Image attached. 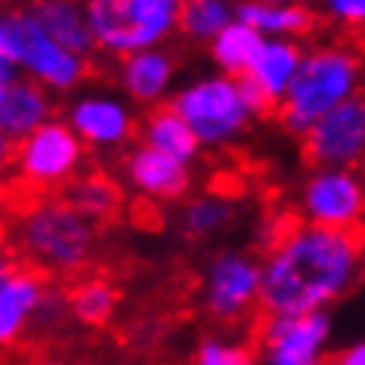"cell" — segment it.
<instances>
[{"label":"cell","mask_w":365,"mask_h":365,"mask_svg":"<svg viewBox=\"0 0 365 365\" xmlns=\"http://www.w3.org/2000/svg\"><path fill=\"white\" fill-rule=\"evenodd\" d=\"M365 263V226L325 230L288 220L263 254V316H313L337 300Z\"/></svg>","instance_id":"cell-1"},{"label":"cell","mask_w":365,"mask_h":365,"mask_svg":"<svg viewBox=\"0 0 365 365\" xmlns=\"http://www.w3.org/2000/svg\"><path fill=\"white\" fill-rule=\"evenodd\" d=\"M16 245L31 269L47 276H78L96 257L99 223L71 207L66 198H43L19 214Z\"/></svg>","instance_id":"cell-2"},{"label":"cell","mask_w":365,"mask_h":365,"mask_svg":"<svg viewBox=\"0 0 365 365\" xmlns=\"http://www.w3.org/2000/svg\"><path fill=\"white\" fill-rule=\"evenodd\" d=\"M359 71L362 62L346 43H331V47H316L304 53V62H300L285 99L276 108L279 124L294 136H307L328 112L353 99Z\"/></svg>","instance_id":"cell-3"},{"label":"cell","mask_w":365,"mask_h":365,"mask_svg":"<svg viewBox=\"0 0 365 365\" xmlns=\"http://www.w3.org/2000/svg\"><path fill=\"white\" fill-rule=\"evenodd\" d=\"M182 4L177 0H90L87 19L96 50L127 59L164 47L180 31Z\"/></svg>","instance_id":"cell-4"},{"label":"cell","mask_w":365,"mask_h":365,"mask_svg":"<svg viewBox=\"0 0 365 365\" xmlns=\"http://www.w3.org/2000/svg\"><path fill=\"white\" fill-rule=\"evenodd\" d=\"M170 108L192 127L202 149L232 145L257 118L251 112V106L245 103L239 81L226 78L220 71L192 78L177 87V93L170 96Z\"/></svg>","instance_id":"cell-5"},{"label":"cell","mask_w":365,"mask_h":365,"mask_svg":"<svg viewBox=\"0 0 365 365\" xmlns=\"http://www.w3.org/2000/svg\"><path fill=\"white\" fill-rule=\"evenodd\" d=\"M87 145L78 140L66 121L53 118L29 140L16 143L13 170L25 186L38 192H53V189H68L81 177Z\"/></svg>","instance_id":"cell-6"},{"label":"cell","mask_w":365,"mask_h":365,"mask_svg":"<svg viewBox=\"0 0 365 365\" xmlns=\"http://www.w3.org/2000/svg\"><path fill=\"white\" fill-rule=\"evenodd\" d=\"M19 22V53L16 71L34 84L47 87L50 93H71L90 75V59L66 50L53 34L43 29L34 6H16Z\"/></svg>","instance_id":"cell-7"},{"label":"cell","mask_w":365,"mask_h":365,"mask_svg":"<svg viewBox=\"0 0 365 365\" xmlns=\"http://www.w3.org/2000/svg\"><path fill=\"white\" fill-rule=\"evenodd\" d=\"M263 267L245 251L214 254L202 276V304L207 316L226 325L245 322L260 307Z\"/></svg>","instance_id":"cell-8"},{"label":"cell","mask_w":365,"mask_h":365,"mask_svg":"<svg viewBox=\"0 0 365 365\" xmlns=\"http://www.w3.org/2000/svg\"><path fill=\"white\" fill-rule=\"evenodd\" d=\"M66 124L93 152H121L140 136V118L127 96L112 90H84L68 103Z\"/></svg>","instance_id":"cell-9"},{"label":"cell","mask_w":365,"mask_h":365,"mask_svg":"<svg viewBox=\"0 0 365 365\" xmlns=\"http://www.w3.org/2000/svg\"><path fill=\"white\" fill-rule=\"evenodd\" d=\"M325 313L313 316H263L257 325L260 365H325V341H328Z\"/></svg>","instance_id":"cell-10"},{"label":"cell","mask_w":365,"mask_h":365,"mask_svg":"<svg viewBox=\"0 0 365 365\" xmlns=\"http://www.w3.org/2000/svg\"><path fill=\"white\" fill-rule=\"evenodd\" d=\"M365 155V96L328 112L304 136V158L316 170H346Z\"/></svg>","instance_id":"cell-11"},{"label":"cell","mask_w":365,"mask_h":365,"mask_svg":"<svg viewBox=\"0 0 365 365\" xmlns=\"http://www.w3.org/2000/svg\"><path fill=\"white\" fill-rule=\"evenodd\" d=\"M304 223L325 226V230H353L362 226L365 189L350 170H316L304 182L300 192Z\"/></svg>","instance_id":"cell-12"},{"label":"cell","mask_w":365,"mask_h":365,"mask_svg":"<svg viewBox=\"0 0 365 365\" xmlns=\"http://www.w3.org/2000/svg\"><path fill=\"white\" fill-rule=\"evenodd\" d=\"M121 170H124L127 186L136 195L158 202V205L180 202L192 189V170H189V164L170 158V155H164L158 149H149L143 143L127 149Z\"/></svg>","instance_id":"cell-13"},{"label":"cell","mask_w":365,"mask_h":365,"mask_svg":"<svg viewBox=\"0 0 365 365\" xmlns=\"http://www.w3.org/2000/svg\"><path fill=\"white\" fill-rule=\"evenodd\" d=\"M177 81V56L170 50H145L136 56H127L118 62V84H121V96H127L133 106L143 108H158L168 106Z\"/></svg>","instance_id":"cell-14"},{"label":"cell","mask_w":365,"mask_h":365,"mask_svg":"<svg viewBox=\"0 0 365 365\" xmlns=\"http://www.w3.org/2000/svg\"><path fill=\"white\" fill-rule=\"evenodd\" d=\"M47 288L50 282L43 279V272L22 267V263L6 279V285L0 288V350L16 346L34 328V316H38Z\"/></svg>","instance_id":"cell-15"},{"label":"cell","mask_w":365,"mask_h":365,"mask_svg":"<svg viewBox=\"0 0 365 365\" xmlns=\"http://www.w3.org/2000/svg\"><path fill=\"white\" fill-rule=\"evenodd\" d=\"M53 112L56 106H53L50 90L19 75L0 99V130L13 143H22L31 133H38L43 124H50Z\"/></svg>","instance_id":"cell-16"},{"label":"cell","mask_w":365,"mask_h":365,"mask_svg":"<svg viewBox=\"0 0 365 365\" xmlns=\"http://www.w3.org/2000/svg\"><path fill=\"white\" fill-rule=\"evenodd\" d=\"M235 19L251 25L267 41H291L313 31L316 13L300 4H267V0H248L235 4Z\"/></svg>","instance_id":"cell-17"},{"label":"cell","mask_w":365,"mask_h":365,"mask_svg":"<svg viewBox=\"0 0 365 365\" xmlns=\"http://www.w3.org/2000/svg\"><path fill=\"white\" fill-rule=\"evenodd\" d=\"M300 62H304V50L297 41H267L260 50V56L254 59L251 71L245 78L279 108V103L285 99L291 81H294Z\"/></svg>","instance_id":"cell-18"},{"label":"cell","mask_w":365,"mask_h":365,"mask_svg":"<svg viewBox=\"0 0 365 365\" xmlns=\"http://www.w3.org/2000/svg\"><path fill=\"white\" fill-rule=\"evenodd\" d=\"M140 143L170 155V158H177L182 164H192L202 155V143L195 140L192 127L173 112L170 103L145 112V118L140 121Z\"/></svg>","instance_id":"cell-19"},{"label":"cell","mask_w":365,"mask_h":365,"mask_svg":"<svg viewBox=\"0 0 365 365\" xmlns=\"http://www.w3.org/2000/svg\"><path fill=\"white\" fill-rule=\"evenodd\" d=\"M34 10H38L43 29L62 47L90 59L96 43H93V31H90V19H87V4H78V0H43V4H34Z\"/></svg>","instance_id":"cell-20"},{"label":"cell","mask_w":365,"mask_h":365,"mask_svg":"<svg viewBox=\"0 0 365 365\" xmlns=\"http://www.w3.org/2000/svg\"><path fill=\"white\" fill-rule=\"evenodd\" d=\"M263 43H267V38H263L260 31H254L251 25L235 19L230 29L220 31V38L207 47V53H211L214 66L220 68V75L239 81L251 71L254 59H257L260 50H263Z\"/></svg>","instance_id":"cell-21"},{"label":"cell","mask_w":365,"mask_h":365,"mask_svg":"<svg viewBox=\"0 0 365 365\" xmlns=\"http://www.w3.org/2000/svg\"><path fill=\"white\" fill-rule=\"evenodd\" d=\"M68 300H71V319L81 328H103L115 319L121 294L108 279L103 276H87L78 279L68 288Z\"/></svg>","instance_id":"cell-22"},{"label":"cell","mask_w":365,"mask_h":365,"mask_svg":"<svg viewBox=\"0 0 365 365\" xmlns=\"http://www.w3.org/2000/svg\"><path fill=\"white\" fill-rule=\"evenodd\" d=\"M232 220H235V205H232V198L223 192H205V195L189 198V202L180 207V217H177L180 232L195 242H205V239H211V235L223 232Z\"/></svg>","instance_id":"cell-23"},{"label":"cell","mask_w":365,"mask_h":365,"mask_svg":"<svg viewBox=\"0 0 365 365\" xmlns=\"http://www.w3.org/2000/svg\"><path fill=\"white\" fill-rule=\"evenodd\" d=\"M66 202L71 207H78L84 217H90L93 223L112 220L121 211V186L115 180H108L106 173H81V177L66 189Z\"/></svg>","instance_id":"cell-24"},{"label":"cell","mask_w":365,"mask_h":365,"mask_svg":"<svg viewBox=\"0 0 365 365\" xmlns=\"http://www.w3.org/2000/svg\"><path fill=\"white\" fill-rule=\"evenodd\" d=\"M235 22V4L226 0H189L180 13V34L192 43H211L220 38L223 29Z\"/></svg>","instance_id":"cell-25"},{"label":"cell","mask_w":365,"mask_h":365,"mask_svg":"<svg viewBox=\"0 0 365 365\" xmlns=\"http://www.w3.org/2000/svg\"><path fill=\"white\" fill-rule=\"evenodd\" d=\"M192 365H260L257 353L239 341L226 337H202L195 346Z\"/></svg>","instance_id":"cell-26"},{"label":"cell","mask_w":365,"mask_h":365,"mask_svg":"<svg viewBox=\"0 0 365 365\" xmlns=\"http://www.w3.org/2000/svg\"><path fill=\"white\" fill-rule=\"evenodd\" d=\"M75 322L71 319V300H68V291L66 288H56L50 285L47 294H43L41 307H38V316H34V334H59Z\"/></svg>","instance_id":"cell-27"},{"label":"cell","mask_w":365,"mask_h":365,"mask_svg":"<svg viewBox=\"0 0 365 365\" xmlns=\"http://www.w3.org/2000/svg\"><path fill=\"white\" fill-rule=\"evenodd\" d=\"M16 53H19V22L16 6H0V62L16 71ZM19 75V71H16Z\"/></svg>","instance_id":"cell-28"},{"label":"cell","mask_w":365,"mask_h":365,"mask_svg":"<svg viewBox=\"0 0 365 365\" xmlns=\"http://www.w3.org/2000/svg\"><path fill=\"white\" fill-rule=\"evenodd\" d=\"M325 13H331V19H341V22H353L359 25L365 22V0H334V4L325 6Z\"/></svg>","instance_id":"cell-29"},{"label":"cell","mask_w":365,"mask_h":365,"mask_svg":"<svg viewBox=\"0 0 365 365\" xmlns=\"http://www.w3.org/2000/svg\"><path fill=\"white\" fill-rule=\"evenodd\" d=\"M325 365H365V344L346 346V350H337L325 359Z\"/></svg>","instance_id":"cell-30"},{"label":"cell","mask_w":365,"mask_h":365,"mask_svg":"<svg viewBox=\"0 0 365 365\" xmlns=\"http://www.w3.org/2000/svg\"><path fill=\"white\" fill-rule=\"evenodd\" d=\"M13 161H16V143L0 130V173H4L6 168H13Z\"/></svg>","instance_id":"cell-31"},{"label":"cell","mask_w":365,"mask_h":365,"mask_svg":"<svg viewBox=\"0 0 365 365\" xmlns=\"http://www.w3.org/2000/svg\"><path fill=\"white\" fill-rule=\"evenodd\" d=\"M16 269H19V263H16V257L4 248V245H0V288L6 285V279H10Z\"/></svg>","instance_id":"cell-32"},{"label":"cell","mask_w":365,"mask_h":365,"mask_svg":"<svg viewBox=\"0 0 365 365\" xmlns=\"http://www.w3.org/2000/svg\"><path fill=\"white\" fill-rule=\"evenodd\" d=\"M16 78H19V75H16L13 68H6L4 62H0V99H4V93H6V90H10V84H13Z\"/></svg>","instance_id":"cell-33"},{"label":"cell","mask_w":365,"mask_h":365,"mask_svg":"<svg viewBox=\"0 0 365 365\" xmlns=\"http://www.w3.org/2000/svg\"><path fill=\"white\" fill-rule=\"evenodd\" d=\"M31 365H66V362H59V359H34Z\"/></svg>","instance_id":"cell-34"}]
</instances>
